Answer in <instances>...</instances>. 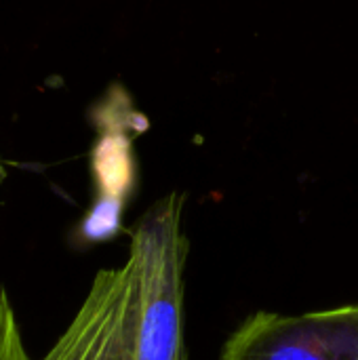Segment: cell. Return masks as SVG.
Instances as JSON below:
<instances>
[{"label": "cell", "mask_w": 358, "mask_h": 360, "mask_svg": "<svg viewBox=\"0 0 358 360\" xmlns=\"http://www.w3.org/2000/svg\"><path fill=\"white\" fill-rule=\"evenodd\" d=\"M6 179V171H4V167H2V162H0V184Z\"/></svg>", "instance_id": "cell-5"}, {"label": "cell", "mask_w": 358, "mask_h": 360, "mask_svg": "<svg viewBox=\"0 0 358 360\" xmlns=\"http://www.w3.org/2000/svg\"><path fill=\"white\" fill-rule=\"evenodd\" d=\"M184 205V192H169L139 217L124 264L95 274L42 360H188Z\"/></svg>", "instance_id": "cell-1"}, {"label": "cell", "mask_w": 358, "mask_h": 360, "mask_svg": "<svg viewBox=\"0 0 358 360\" xmlns=\"http://www.w3.org/2000/svg\"><path fill=\"white\" fill-rule=\"evenodd\" d=\"M99 139L93 146L91 167L99 188V198L87 219V230L93 238L112 236L118 230L122 207L135 184L133 135L124 122L112 124L106 114L97 120Z\"/></svg>", "instance_id": "cell-3"}, {"label": "cell", "mask_w": 358, "mask_h": 360, "mask_svg": "<svg viewBox=\"0 0 358 360\" xmlns=\"http://www.w3.org/2000/svg\"><path fill=\"white\" fill-rule=\"evenodd\" d=\"M0 360H32L6 291L0 287Z\"/></svg>", "instance_id": "cell-4"}, {"label": "cell", "mask_w": 358, "mask_h": 360, "mask_svg": "<svg viewBox=\"0 0 358 360\" xmlns=\"http://www.w3.org/2000/svg\"><path fill=\"white\" fill-rule=\"evenodd\" d=\"M219 360H358V306L306 314L260 310L228 338Z\"/></svg>", "instance_id": "cell-2"}]
</instances>
